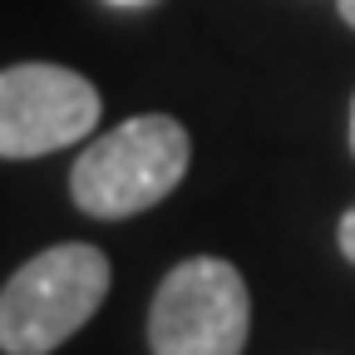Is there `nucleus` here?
<instances>
[{
  "label": "nucleus",
  "instance_id": "2",
  "mask_svg": "<svg viewBox=\"0 0 355 355\" xmlns=\"http://www.w3.org/2000/svg\"><path fill=\"white\" fill-rule=\"evenodd\" d=\"M109 296V257L89 242H60L30 257L0 286V350L50 355Z\"/></svg>",
  "mask_w": 355,
  "mask_h": 355
},
{
  "label": "nucleus",
  "instance_id": "3",
  "mask_svg": "<svg viewBox=\"0 0 355 355\" xmlns=\"http://www.w3.org/2000/svg\"><path fill=\"white\" fill-rule=\"evenodd\" d=\"M252 326L247 282L222 257H188L158 282L148 311L153 355H242Z\"/></svg>",
  "mask_w": 355,
  "mask_h": 355
},
{
  "label": "nucleus",
  "instance_id": "1",
  "mask_svg": "<svg viewBox=\"0 0 355 355\" xmlns=\"http://www.w3.org/2000/svg\"><path fill=\"white\" fill-rule=\"evenodd\" d=\"M188 158L193 144L183 123L168 114H139L79 153L69 173V198L79 202V212L104 222L139 217L183 183Z\"/></svg>",
  "mask_w": 355,
  "mask_h": 355
},
{
  "label": "nucleus",
  "instance_id": "8",
  "mask_svg": "<svg viewBox=\"0 0 355 355\" xmlns=\"http://www.w3.org/2000/svg\"><path fill=\"white\" fill-rule=\"evenodd\" d=\"M114 6H139V0H114Z\"/></svg>",
  "mask_w": 355,
  "mask_h": 355
},
{
  "label": "nucleus",
  "instance_id": "4",
  "mask_svg": "<svg viewBox=\"0 0 355 355\" xmlns=\"http://www.w3.org/2000/svg\"><path fill=\"white\" fill-rule=\"evenodd\" d=\"M99 89L64 64L0 69V158H40L99 128Z\"/></svg>",
  "mask_w": 355,
  "mask_h": 355
},
{
  "label": "nucleus",
  "instance_id": "6",
  "mask_svg": "<svg viewBox=\"0 0 355 355\" xmlns=\"http://www.w3.org/2000/svg\"><path fill=\"white\" fill-rule=\"evenodd\" d=\"M340 20H345V25L355 30V0H340Z\"/></svg>",
  "mask_w": 355,
  "mask_h": 355
},
{
  "label": "nucleus",
  "instance_id": "5",
  "mask_svg": "<svg viewBox=\"0 0 355 355\" xmlns=\"http://www.w3.org/2000/svg\"><path fill=\"white\" fill-rule=\"evenodd\" d=\"M340 252H345V257L355 261V207H350V212L340 217Z\"/></svg>",
  "mask_w": 355,
  "mask_h": 355
},
{
  "label": "nucleus",
  "instance_id": "7",
  "mask_svg": "<svg viewBox=\"0 0 355 355\" xmlns=\"http://www.w3.org/2000/svg\"><path fill=\"white\" fill-rule=\"evenodd\" d=\"M350 153H355V104H350Z\"/></svg>",
  "mask_w": 355,
  "mask_h": 355
}]
</instances>
